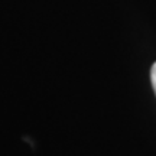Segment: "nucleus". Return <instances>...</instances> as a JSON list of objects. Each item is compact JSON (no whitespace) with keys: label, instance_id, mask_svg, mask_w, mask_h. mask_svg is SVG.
Segmentation results:
<instances>
[{"label":"nucleus","instance_id":"nucleus-1","mask_svg":"<svg viewBox=\"0 0 156 156\" xmlns=\"http://www.w3.org/2000/svg\"><path fill=\"white\" fill-rule=\"evenodd\" d=\"M151 81H152L153 91H155V94H156V62L152 65V68H151Z\"/></svg>","mask_w":156,"mask_h":156}]
</instances>
